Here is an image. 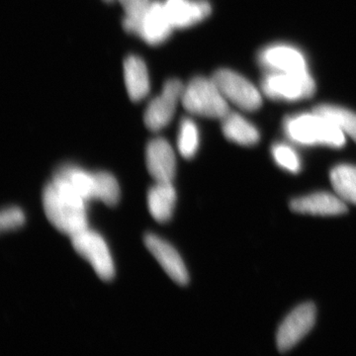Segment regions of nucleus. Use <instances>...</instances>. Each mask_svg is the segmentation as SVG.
I'll use <instances>...</instances> for the list:
<instances>
[{"label": "nucleus", "mask_w": 356, "mask_h": 356, "mask_svg": "<svg viewBox=\"0 0 356 356\" xmlns=\"http://www.w3.org/2000/svg\"><path fill=\"white\" fill-rule=\"evenodd\" d=\"M42 200L46 217L63 234L72 236L88 229V202L65 178L55 175Z\"/></svg>", "instance_id": "obj_1"}, {"label": "nucleus", "mask_w": 356, "mask_h": 356, "mask_svg": "<svg viewBox=\"0 0 356 356\" xmlns=\"http://www.w3.org/2000/svg\"><path fill=\"white\" fill-rule=\"evenodd\" d=\"M284 132L292 142L303 146L343 147L346 134L324 115L313 112L291 115L284 120Z\"/></svg>", "instance_id": "obj_2"}, {"label": "nucleus", "mask_w": 356, "mask_h": 356, "mask_svg": "<svg viewBox=\"0 0 356 356\" xmlns=\"http://www.w3.org/2000/svg\"><path fill=\"white\" fill-rule=\"evenodd\" d=\"M181 103L189 113L222 119L229 112V102L213 79L196 76L184 86Z\"/></svg>", "instance_id": "obj_3"}, {"label": "nucleus", "mask_w": 356, "mask_h": 356, "mask_svg": "<svg viewBox=\"0 0 356 356\" xmlns=\"http://www.w3.org/2000/svg\"><path fill=\"white\" fill-rule=\"evenodd\" d=\"M261 90L270 99L295 102L308 99L316 91L309 70L303 72H268L261 81Z\"/></svg>", "instance_id": "obj_4"}, {"label": "nucleus", "mask_w": 356, "mask_h": 356, "mask_svg": "<svg viewBox=\"0 0 356 356\" xmlns=\"http://www.w3.org/2000/svg\"><path fill=\"white\" fill-rule=\"evenodd\" d=\"M122 25L126 32L138 35L146 43L153 46L165 42L175 29L166 13L165 3L159 0H152L138 19L124 16Z\"/></svg>", "instance_id": "obj_5"}, {"label": "nucleus", "mask_w": 356, "mask_h": 356, "mask_svg": "<svg viewBox=\"0 0 356 356\" xmlns=\"http://www.w3.org/2000/svg\"><path fill=\"white\" fill-rule=\"evenodd\" d=\"M72 247L86 259L95 269L96 274L104 281L113 280L115 266L111 252L104 238L90 229H84L70 236Z\"/></svg>", "instance_id": "obj_6"}, {"label": "nucleus", "mask_w": 356, "mask_h": 356, "mask_svg": "<svg viewBox=\"0 0 356 356\" xmlns=\"http://www.w3.org/2000/svg\"><path fill=\"white\" fill-rule=\"evenodd\" d=\"M213 79L226 99L245 111H255L262 105L259 89L242 74L228 69L218 70Z\"/></svg>", "instance_id": "obj_7"}, {"label": "nucleus", "mask_w": 356, "mask_h": 356, "mask_svg": "<svg viewBox=\"0 0 356 356\" xmlns=\"http://www.w3.org/2000/svg\"><path fill=\"white\" fill-rule=\"evenodd\" d=\"M184 86L177 79L165 81L161 95L149 103L145 112L144 121L149 130L159 132L170 123L178 102H181Z\"/></svg>", "instance_id": "obj_8"}, {"label": "nucleus", "mask_w": 356, "mask_h": 356, "mask_svg": "<svg viewBox=\"0 0 356 356\" xmlns=\"http://www.w3.org/2000/svg\"><path fill=\"white\" fill-rule=\"evenodd\" d=\"M316 322V307L306 303L299 306L281 324L276 343L281 353H286L310 332Z\"/></svg>", "instance_id": "obj_9"}, {"label": "nucleus", "mask_w": 356, "mask_h": 356, "mask_svg": "<svg viewBox=\"0 0 356 356\" xmlns=\"http://www.w3.org/2000/svg\"><path fill=\"white\" fill-rule=\"evenodd\" d=\"M259 63L268 72H303L308 63L303 51L292 44H273L262 49Z\"/></svg>", "instance_id": "obj_10"}, {"label": "nucleus", "mask_w": 356, "mask_h": 356, "mask_svg": "<svg viewBox=\"0 0 356 356\" xmlns=\"http://www.w3.org/2000/svg\"><path fill=\"white\" fill-rule=\"evenodd\" d=\"M147 168L156 182H172L177 158L172 145L163 138L149 140L146 149Z\"/></svg>", "instance_id": "obj_11"}, {"label": "nucleus", "mask_w": 356, "mask_h": 356, "mask_svg": "<svg viewBox=\"0 0 356 356\" xmlns=\"http://www.w3.org/2000/svg\"><path fill=\"white\" fill-rule=\"evenodd\" d=\"M145 245L173 281L181 286L188 283L189 275L186 266L172 245L153 234L145 236Z\"/></svg>", "instance_id": "obj_12"}, {"label": "nucleus", "mask_w": 356, "mask_h": 356, "mask_svg": "<svg viewBox=\"0 0 356 356\" xmlns=\"http://www.w3.org/2000/svg\"><path fill=\"white\" fill-rule=\"evenodd\" d=\"M166 13L175 29L198 24L210 15L212 7L207 0H165Z\"/></svg>", "instance_id": "obj_13"}, {"label": "nucleus", "mask_w": 356, "mask_h": 356, "mask_svg": "<svg viewBox=\"0 0 356 356\" xmlns=\"http://www.w3.org/2000/svg\"><path fill=\"white\" fill-rule=\"evenodd\" d=\"M290 208L300 214L315 216H337L348 211L343 199L325 192L295 199L290 203Z\"/></svg>", "instance_id": "obj_14"}, {"label": "nucleus", "mask_w": 356, "mask_h": 356, "mask_svg": "<svg viewBox=\"0 0 356 356\" xmlns=\"http://www.w3.org/2000/svg\"><path fill=\"white\" fill-rule=\"evenodd\" d=\"M124 79L129 97L140 102L149 92V76L146 63L139 56L130 55L124 62Z\"/></svg>", "instance_id": "obj_15"}, {"label": "nucleus", "mask_w": 356, "mask_h": 356, "mask_svg": "<svg viewBox=\"0 0 356 356\" xmlns=\"http://www.w3.org/2000/svg\"><path fill=\"white\" fill-rule=\"evenodd\" d=\"M147 200L149 213L156 222L170 221L177 204V191L172 182H156L147 192Z\"/></svg>", "instance_id": "obj_16"}, {"label": "nucleus", "mask_w": 356, "mask_h": 356, "mask_svg": "<svg viewBox=\"0 0 356 356\" xmlns=\"http://www.w3.org/2000/svg\"><path fill=\"white\" fill-rule=\"evenodd\" d=\"M222 131L225 137L241 146H254L259 140V132L242 115L229 111L222 119Z\"/></svg>", "instance_id": "obj_17"}, {"label": "nucleus", "mask_w": 356, "mask_h": 356, "mask_svg": "<svg viewBox=\"0 0 356 356\" xmlns=\"http://www.w3.org/2000/svg\"><path fill=\"white\" fill-rule=\"evenodd\" d=\"M56 175L65 178L86 202L95 199V172H86L79 166L67 165L60 168Z\"/></svg>", "instance_id": "obj_18"}, {"label": "nucleus", "mask_w": 356, "mask_h": 356, "mask_svg": "<svg viewBox=\"0 0 356 356\" xmlns=\"http://www.w3.org/2000/svg\"><path fill=\"white\" fill-rule=\"evenodd\" d=\"M331 182L339 197L356 205V166H336L331 172Z\"/></svg>", "instance_id": "obj_19"}, {"label": "nucleus", "mask_w": 356, "mask_h": 356, "mask_svg": "<svg viewBox=\"0 0 356 356\" xmlns=\"http://www.w3.org/2000/svg\"><path fill=\"white\" fill-rule=\"evenodd\" d=\"M314 110L334 122L346 135L350 136L351 139L356 142V113L355 112L343 107L330 104L318 105Z\"/></svg>", "instance_id": "obj_20"}, {"label": "nucleus", "mask_w": 356, "mask_h": 356, "mask_svg": "<svg viewBox=\"0 0 356 356\" xmlns=\"http://www.w3.org/2000/svg\"><path fill=\"white\" fill-rule=\"evenodd\" d=\"M200 144V135L195 122L191 118L180 121L178 130L177 149L184 159H191L195 156Z\"/></svg>", "instance_id": "obj_21"}, {"label": "nucleus", "mask_w": 356, "mask_h": 356, "mask_svg": "<svg viewBox=\"0 0 356 356\" xmlns=\"http://www.w3.org/2000/svg\"><path fill=\"white\" fill-rule=\"evenodd\" d=\"M95 199L108 206L117 205L120 200V186L111 173L95 172Z\"/></svg>", "instance_id": "obj_22"}, {"label": "nucleus", "mask_w": 356, "mask_h": 356, "mask_svg": "<svg viewBox=\"0 0 356 356\" xmlns=\"http://www.w3.org/2000/svg\"><path fill=\"white\" fill-rule=\"evenodd\" d=\"M274 161L288 172L297 173L301 170V161L298 154L285 144H275L271 149Z\"/></svg>", "instance_id": "obj_23"}, {"label": "nucleus", "mask_w": 356, "mask_h": 356, "mask_svg": "<svg viewBox=\"0 0 356 356\" xmlns=\"http://www.w3.org/2000/svg\"><path fill=\"white\" fill-rule=\"evenodd\" d=\"M24 212L18 207L6 208L0 214V229L1 231H13L25 224Z\"/></svg>", "instance_id": "obj_24"}, {"label": "nucleus", "mask_w": 356, "mask_h": 356, "mask_svg": "<svg viewBox=\"0 0 356 356\" xmlns=\"http://www.w3.org/2000/svg\"><path fill=\"white\" fill-rule=\"evenodd\" d=\"M127 17L138 19L145 13L152 0H119Z\"/></svg>", "instance_id": "obj_25"}, {"label": "nucleus", "mask_w": 356, "mask_h": 356, "mask_svg": "<svg viewBox=\"0 0 356 356\" xmlns=\"http://www.w3.org/2000/svg\"><path fill=\"white\" fill-rule=\"evenodd\" d=\"M104 1H106V2H113L114 0H104Z\"/></svg>", "instance_id": "obj_26"}]
</instances>
